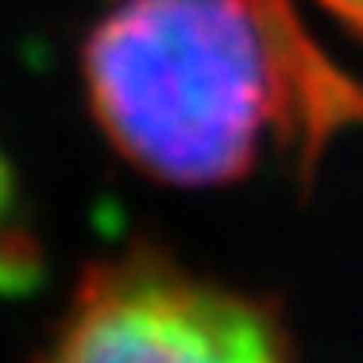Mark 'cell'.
<instances>
[{
  "mask_svg": "<svg viewBox=\"0 0 363 363\" xmlns=\"http://www.w3.org/2000/svg\"><path fill=\"white\" fill-rule=\"evenodd\" d=\"M290 93V162L301 186L317 174L325 147L344 128H363V85L336 70L309 43L286 0H252Z\"/></svg>",
  "mask_w": 363,
  "mask_h": 363,
  "instance_id": "obj_3",
  "label": "cell"
},
{
  "mask_svg": "<svg viewBox=\"0 0 363 363\" xmlns=\"http://www.w3.org/2000/svg\"><path fill=\"white\" fill-rule=\"evenodd\" d=\"M93 120L170 186H228L267 132L290 155V93L252 0H120L82 50Z\"/></svg>",
  "mask_w": 363,
  "mask_h": 363,
  "instance_id": "obj_1",
  "label": "cell"
},
{
  "mask_svg": "<svg viewBox=\"0 0 363 363\" xmlns=\"http://www.w3.org/2000/svg\"><path fill=\"white\" fill-rule=\"evenodd\" d=\"M39 363H294L279 306L155 244L82 274Z\"/></svg>",
  "mask_w": 363,
  "mask_h": 363,
  "instance_id": "obj_2",
  "label": "cell"
},
{
  "mask_svg": "<svg viewBox=\"0 0 363 363\" xmlns=\"http://www.w3.org/2000/svg\"><path fill=\"white\" fill-rule=\"evenodd\" d=\"M321 4H325L348 31H356V35L363 39V0H321Z\"/></svg>",
  "mask_w": 363,
  "mask_h": 363,
  "instance_id": "obj_4",
  "label": "cell"
},
{
  "mask_svg": "<svg viewBox=\"0 0 363 363\" xmlns=\"http://www.w3.org/2000/svg\"><path fill=\"white\" fill-rule=\"evenodd\" d=\"M12 201H16V174L8 167V159L0 155V228H4V217L12 209Z\"/></svg>",
  "mask_w": 363,
  "mask_h": 363,
  "instance_id": "obj_5",
  "label": "cell"
}]
</instances>
